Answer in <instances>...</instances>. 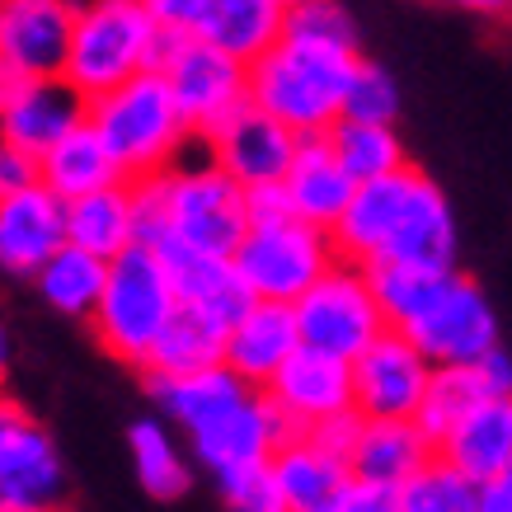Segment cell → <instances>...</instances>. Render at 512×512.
Here are the masks:
<instances>
[{
	"label": "cell",
	"instance_id": "obj_13",
	"mask_svg": "<svg viewBox=\"0 0 512 512\" xmlns=\"http://www.w3.org/2000/svg\"><path fill=\"white\" fill-rule=\"evenodd\" d=\"M287 437L292 433H287L282 414L273 409V400H268L264 390H245L240 400H231L221 414H212V419L202 423V428H193L184 442H188V451H193V461L217 484V480H226V475H235V470L268 466Z\"/></svg>",
	"mask_w": 512,
	"mask_h": 512
},
{
	"label": "cell",
	"instance_id": "obj_42",
	"mask_svg": "<svg viewBox=\"0 0 512 512\" xmlns=\"http://www.w3.org/2000/svg\"><path fill=\"white\" fill-rule=\"evenodd\" d=\"M5 381H10V339L0 329V395H5Z\"/></svg>",
	"mask_w": 512,
	"mask_h": 512
},
{
	"label": "cell",
	"instance_id": "obj_37",
	"mask_svg": "<svg viewBox=\"0 0 512 512\" xmlns=\"http://www.w3.org/2000/svg\"><path fill=\"white\" fill-rule=\"evenodd\" d=\"M212 0H141V10L156 19L165 33H198Z\"/></svg>",
	"mask_w": 512,
	"mask_h": 512
},
{
	"label": "cell",
	"instance_id": "obj_30",
	"mask_svg": "<svg viewBox=\"0 0 512 512\" xmlns=\"http://www.w3.org/2000/svg\"><path fill=\"white\" fill-rule=\"evenodd\" d=\"M165 264H170V273H174L179 301L202 315H212V320H221V325H235V320L254 306V292H249V282L240 278L235 259L179 254V259H165Z\"/></svg>",
	"mask_w": 512,
	"mask_h": 512
},
{
	"label": "cell",
	"instance_id": "obj_7",
	"mask_svg": "<svg viewBox=\"0 0 512 512\" xmlns=\"http://www.w3.org/2000/svg\"><path fill=\"white\" fill-rule=\"evenodd\" d=\"M179 306L184 301H179L170 264L151 245H132L109 264V287L99 296L90 329L113 362H123L132 372H146L151 353L165 339V329L174 325Z\"/></svg>",
	"mask_w": 512,
	"mask_h": 512
},
{
	"label": "cell",
	"instance_id": "obj_12",
	"mask_svg": "<svg viewBox=\"0 0 512 512\" xmlns=\"http://www.w3.org/2000/svg\"><path fill=\"white\" fill-rule=\"evenodd\" d=\"M90 118V99L66 76H19L0 62V141L43 160Z\"/></svg>",
	"mask_w": 512,
	"mask_h": 512
},
{
	"label": "cell",
	"instance_id": "obj_34",
	"mask_svg": "<svg viewBox=\"0 0 512 512\" xmlns=\"http://www.w3.org/2000/svg\"><path fill=\"white\" fill-rule=\"evenodd\" d=\"M400 512H480V484L451 466L447 456H433L400 489Z\"/></svg>",
	"mask_w": 512,
	"mask_h": 512
},
{
	"label": "cell",
	"instance_id": "obj_27",
	"mask_svg": "<svg viewBox=\"0 0 512 512\" xmlns=\"http://www.w3.org/2000/svg\"><path fill=\"white\" fill-rule=\"evenodd\" d=\"M127 451H132V470L137 484L160 503H174L193 489V451L179 442L170 419H137L127 428Z\"/></svg>",
	"mask_w": 512,
	"mask_h": 512
},
{
	"label": "cell",
	"instance_id": "obj_6",
	"mask_svg": "<svg viewBox=\"0 0 512 512\" xmlns=\"http://www.w3.org/2000/svg\"><path fill=\"white\" fill-rule=\"evenodd\" d=\"M249 198H254V221H249L245 240L231 259L240 268V278L249 282L254 301L296 306L343 259L339 245H334V231H320L311 221L292 217L282 207L278 188L249 193Z\"/></svg>",
	"mask_w": 512,
	"mask_h": 512
},
{
	"label": "cell",
	"instance_id": "obj_21",
	"mask_svg": "<svg viewBox=\"0 0 512 512\" xmlns=\"http://www.w3.org/2000/svg\"><path fill=\"white\" fill-rule=\"evenodd\" d=\"M296 353H301V329L296 311L282 301H254L226 329V367L254 390H264Z\"/></svg>",
	"mask_w": 512,
	"mask_h": 512
},
{
	"label": "cell",
	"instance_id": "obj_15",
	"mask_svg": "<svg viewBox=\"0 0 512 512\" xmlns=\"http://www.w3.org/2000/svg\"><path fill=\"white\" fill-rule=\"evenodd\" d=\"M273 409L282 414L287 433H325L329 423H343L357 414L353 400V362L329 353H301L264 386Z\"/></svg>",
	"mask_w": 512,
	"mask_h": 512
},
{
	"label": "cell",
	"instance_id": "obj_16",
	"mask_svg": "<svg viewBox=\"0 0 512 512\" xmlns=\"http://www.w3.org/2000/svg\"><path fill=\"white\" fill-rule=\"evenodd\" d=\"M80 0H5L0 52L19 76H66Z\"/></svg>",
	"mask_w": 512,
	"mask_h": 512
},
{
	"label": "cell",
	"instance_id": "obj_40",
	"mask_svg": "<svg viewBox=\"0 0 512 512\" xmlns=\"http://www.w3.org/2000/svg\"><path fill=\"white\" fill-rule=\"evenodd\" d=\"M480 512H512V470L480 484Z\"/></svg>",
	"mask_w": 512,
	"mask_h": 512
},
{
	"label": "cell",
	"instance_id": "obj_2",
	"mask_svg": "<svg viewBox=\"0 0 512 512\" xmlns=\"http://www.w3.org/2000/svg\"><path fill=\"white\" fill-rule=\"evenodd\" d=\"M137 193V240L160 259L207 254L231 259L254 221V198L212 156L184 160L174 170L132 184Z\"/></svg>",
	"mask_w": 512,
	"mask_h": 512
},
{
	"label": "cell",
	"instance_id": "obj_23",
	"mask_svg": "<svg viewBox=\"0 0 512 512\" xmlns=\"http://www.w3.org/2000/svg\"><path fill=\"white\" fill-rule=\"evenodd\" d=\"M273 475H278L292 512H329L343 489L353 484L348 456L311 433H292L282 442L278 456H273Z\"/></svg>",
	"mask_w": 512,
	"mask_h": 512
},
{
	"label": "cell",
	"instance_id": "obj_43",
	"mask_svg": "<svg viewBox=\"0 0 512 512\" xmlns=\"http://www.w3.org/2000/svg\"><path fill=\"white\" fill-rule=\"evenodd\" d=\"M282 5H287V10H292V5H301V0H282Z\"/></svg>",
	"mask_w": 512,
	"mask_h": 512
},
{
	"label": "cell",
	"instance_id": "obj_39",
	"mask_svg": "<svg viewBox=\"0 0 512 512\" xmlns=\"http://www.w3.org/2000/svg\"><path fill=\"white\" fill-rule=\"evenodd\" d=\"M329 512H400V494H395V489H381V484L353 480Z\"/></svg>",
	"mask_w": 512,
	"mask_h": 512
},
{
	"label": "cell",
	"instance_id": "obj_31",
	"mask_svg": "<svg viewBox=\"0 0 512 512\" xmlns=\"http://www.w3.org/2000/svg\"><path fill=\"white\" fill-rule=\"evenodd\" d=\"M109 264L113 259H99L90 249L62 245L43 264V273L33 278V287H38V296H43L57 315H66V320H94L99 296L109 287Z\"/></svg>",
	"mask_w": 512,
	"mask_h": 512
},
{
	"label": "cell",
	"instance_id": "obj_24",
	"mask_svg": "<svg viewBox=\"0 0 512 512\" xmlns=\"http://www.w3.org/2000/svg\"><path fill=\"white\" fill-rule=\"evenodd\" d=\"M437 456H447L456 470H466L475 484H489L512 470V395H489L456 423Z\"/></svg>",
	"mask_w": 512,
	"mask_h": 512
},
{
	"label": "cell",
	"instance_id": "obj_3",
	"mask_svg": "<svg viewBox=\"0 0 512 512\" xmlns=\"http://www.w3.org/2000/svg\"><path fill=\"white\" fill-rule=\"evenodd\" d=\"M376 296L390 329L414 339L433 367L480 362L498 343V315L480 282H470L461 268H372Z\"/></svg>",
	"mask_w": 512,
	"mask_h": 512
},
{
	"label": "cell",
	"instance_id": "obj_26",
	"mask_svg": "<svg viewBox=\"0 0 512 512\" xmlns=\"http://www.w3.org/2000/svg\"><path fill=\"white\" fill-rule=\"evenodd\" d=\"M66 245H80L99 259H118L137 240V193L132 184H109L99 193L66 202Z\"/></svg>",
	"mask_w": 512,
	"mask_h": 512
},
{
	"label": "cell",
	"instance_id": "obj_28",
	"mask_svg": "<svg viewBox=\"0 0 512 512\" xmlns=\"http://www.w3.org/2000/svg\"><path fill=\"white\" fill-rule=\"evenodd\" d=\"M38 165H43V184L62 202H76V198H85V193H99V188H109V184H127L123 170H118V160H113V151L104 146V137L90 127V118H85L76 132H66Z\"/></svg>",
	"mask_w": 512,
	"mask_h": 512
},
{
	"label": "cell",
	"instance_id": "obj_22",
	"mask_svg": "<svg viewBox=\"0 0 512 512\" xmlns=\"http://www.w3.org/2000/svg\"><path fill=\"white\" fill-rule=\"evenodd\" d=\"M489 395H512V357L503 353V348H494V353L480 357V362L437 367L433 386L423 395V409L414 423H419L433 442H442V437L466 419L480 400H489Z\"/></svg>",
	"mask_w": 512,
	"mask_h": 512
},
{
	"label": "cell",
	"instance_id": "obj_11",
	"mask_svg": "<svg viewBox=\"0 0 512 512\" xmlns=\"http://www.w3.org/2000/svg\"><path fill=\"white\" fill-rule=\"evenodd\" d=\"M66 466L43 423L0 395V512H66Z\"/></svg>",
	"mask_w": 512,
	"mask_h": 512
},
{
	"label": "cell",
	"instance_id": "obj_9",
	"mask_svg": "<svg viewBox=\"0 0 512 512\" xmlns=\"http://www.w3.org/2000/svg\"><path fill=\"white\" fill-rule=\"evenodd\" d=\"M292 311H296V329H301V348L343 357V362H357L390 329L386 311H381V296H376L372 268L348 264V259L329 268Z\"/></svg>",
	"mask_w": 512,
	"mask_h": 512
},
{
	"label": "cell",
	"instance_id": "obj_17",
	"mask_svg": "<svg viewBox=\"0 0 512 512\" xmlns=\"http://www.w3.org/2000/svg\"><path fill=\"white\" fill-rule=\"evenodd\" d=\"M202 146H207V156L217 160L240 188L268 193V188H278L287 179L301 137H296L292 127H282L278 118H268L264 109L249 104L240 118H231L217 137H207Z\"/></svg>",
	"mask_w": 512,
	"mask_h": 512
},
{
	"label": "cell",
	"instance_id": "obj_29",
	"mask_svg": "<svg viewBox=\"0 0 512 512\" xmlns=\"http://www.w3.org/2000/svg\"><path fill=\"white\" fill-rule=\"evenodd\" d=\"M146 390H151V400H156L160 419H170L179 433H193L202 423L221 414L231 400H240L245 386L231 367H212V372H188V376H146Z\"/></svg>",
	"mask_w": 512,
	"mask_h": 512
},
{
	"label": "cell",
	"instance_id": "obj_14",
	"mask_svg": "<svg viewBox=\"0 0 512 512\" xmlns=\"http://www.w3.org/2000/svg\"><path fill=\"white\" fill-rule=\"evenodd\" d=\"M433 362L400 329H386L353 362V400L362 419H419L423 395L433 386Z\"/></svg>",
	"mask_w": 512,
	"mask_h": 512
},
{
	"label": "cell",
	"instance_id": "obj_33",
	"mask_svg": "<svg viewBox=\"0 0 512 512\" xmlns=\"http://www.w3.org/2000/svg\"><path fill=\"white\" fill-rule=\"evenodd\" d=\"M325 137H329V146H334V156L343 160V170L353 174L357 184L386 179V174L409 165L395 123H353V118H339Z\"/></svg>",
	"mask_w": 512,
	"mask_h": 512
},
{
	"label": "cell",
	"instance_id": "obj_35",
	"mask_svg": "<svg viewBox=\"0 0 512 512\" xmlns=\"http://www.w3.org/2000/svg\"><path fill=\"white\" fill-rule=\"evenodd\" d=\"M343 118L353 123H395L400 118V85L381 62H357L348 80V99H343Z\"/></svg>",
	"mask_w": 512,
	"mask_h": 512
},
{
	"label": "cell",
	"instance_id": "obj_19",
	"mask_svg": "<svg viewBox=\"0 0 512 512\" xmlns=\"http://www.w3.org/2000/svg\"><path fill=\"white\" fill-rule=\"evenodd\" d=\"M437 456V442L414 419H357V433L348 442V470L362 484H381L400 494L428 461Z\"/></svg>",
	"mask_w": 512,
	"mask_h": 512
},
{
	"label": "cell",
	"instance_id": "obj_8",
	"mask_svg": "<svg viewBox=\"0 0 512 512\" xmlns=\"http://www.w3.org/2000/svg\"><path fill=\"white\" fill-rule=\"evenodd\" d=\"M165 38L170 33L141 10V0H80L66 80L85 99H99L141 71H156Z\"/></svg>",
	"mask_w": 512,
	"mask_h": 512
},
{
	"label": "cell",
	"instance_id": "obj_41",
	"mask_svg": "<svg viewBox=\"0 0 512 512\" xmlns=\"http://www.w3.org/2000/svg\"><path fill=\"white\" fill-rule=\"evenodd\" d=\"M461 15H480V19H512V0H442Z\"/></svg>",
	"mask_w": 512,
	"mask_h": 512
},
{
	"label": "cell",
	"instance_id": "obj_38",
	"mask_svg": "<svg viewBox=\"0 0 512 512\" xmlns=\"http://www.w3.org/2000/svg\"><path fill=\"white\" fill-rule=\"evenodd\" d=\"M29 184H43V165L38 156L29 151H19V146H5L0 141V193H19V188Z\"/></svg>",
	"mask_w": 512,
	"mask_h": 512
},
{
	"label": "cell",
	"instance_id": "obj_10",
	"mask_svg": "<svg viewBox=\"0 0 512 512\" xmlns=\"http://www.w3.org/2000/svg\"><path fill=\"white\" fill-rule=\"evenodd\" d=\"M156 71L170 80L174 99H179L188 127L198 132V141L217 137L231 118L249 109V66L198 33H170Z\"/></svg>",
	"mask_w": 512,
	"mask_h": 512
},
{
	"label": "cell",
	"instance_id": "obj_20",
	"mask_svg": "<svg viewBox=\"0 0 512 512\" xmlns=\"http://www.w3.org/2000/svg\"><path fill=\"white\" fill-rule=\"evenodd\" d=\"M278 193H282V207H287L292 217L311 221L320 231H334L357 193V179L343 170V160L334 156L329 137H301L292 170H287V179L278 184Z\"/></svg>",
	"mask_w": 512,
	"mask_h": 512
},
{
	"label": "cell",
	"instance_id": "obj_45",
	"mask_svg": "<svg viewBox=\"0 0 512 512\" xmlns=\"http://www.w3.org/2000/svg\"><path fill=\"white\" fill-rule=\"evenodd\" d=\"M0 5H5V0H0Z\"/></svg>",
	"mask_w": 512,
	"mask_h": 512
},
{
	"label": "cell",
	"instance_id": "obj_1",
	"mask_svg": "<svg viewBox=\"0 0 512 512\" xmlns=\"http://www.w3.org/2000/svg\"><path fill=\"white\" fill-rule=\"evenodd\" d=\"M334 245L348 264L362 268H456V212L447 193L423 170H404L357 184L343 221L334 226Z\"/></svg>",
	"mask_w": 512,
	"mask_h": 512
},
{
	"label": "cell",
	"instance_id": "obj_5",
	"mask_svg": "<svg viewBox=\"0 0 512 512\" xmlns=\"http://www.w3.org/2000/svg\"><path fill=\"white\" fill-rule=\"evenodd\" d=\"M90 127L104 137L127 184H141V179H156V174L184 165L188 146L198 141L170 80L160 71H141L137 80L90 99Z\"/></svg>",
	"mask_w": 512,
	"mask_h": 512
},
{
	"label": "cell",
	"instance_id": "obj_25",
	"mask_svg": "<svg viewBox=\"0 0 512 512\" xmlns=\"http://www.w3.org/2000/svg\"><path fill=\"white\" fill-rule=\"evenodd\" d=\"M287 33V5L282 0H212L198 24V38L231 52L235 62L254 66Z\"/></svg>",
	"mask_w": 512,
	"mask_h": 512
},
{
	"label": "cell",
	"instance_id": "obj_32",
	"mask_svg": "<svg viewBox=\"0 0 512 512\" xmlns=\"http://www.w3.org/2000/svg\"><path fill=\"white\" fill-rule=\"evenodd\" d=\"M226 329L231 325H221L212 315L193 311V306H179L174 325L165 329V339L151 353L146 376H188V372L226 367Z\"/></svg>",
	"mask_w": 512,
	"mask_h": 512
},
{
	"label": "cell",
	"instance_id": "obj_4",
	"mask_svg": "<svg viewBox=\"0 0 512 512\" xmlns=\"http://www.w3.org/2000/svg\"><path fill=\"white\" fill-rule=\"evenodd\" d=\"M357 62H362V43L287 29L273 52L249 66V104L292 127L296 137H325L343 118Z\"/></svg>",
	"mask_w": 512,
	"mask_h": 512
},
{
	"label": "cell",
	"instance_id": "obj_44",
	"mask_svg": "<svg viewBox=\"0 0 512 512\" xmlns=\"http://www.w3.org/2000/svg\"><path fill=\"white\" fill-rule=\"evenodd\" d=\"M0 62H5V52H0Z\"/></svg>",
	"mask_w": 512,
	"mask_h": 512
},
{
	"label": "cell",
	"instance_id": "obj_36",
	"mask_svg": "<svg viewBox=\"0 0 512 512\" xmlns=\"http://www.w3.org/2000/svg\"><path fill=\"white\" fill-rule=\"evenodd\" d=\"M217 489H221V503L231 512H292L278 475H273V461L254 470H235V475L217 480Z\"/></svg>",
	"mask_w": 512,
	"mask_h": 512
},
{
	"label": "cell",
	"instance_id": "obj_18",
	"mask_svg": "<svg viewBox=\"0 0 512 512\" xmlns=\"http://www.w3.org/2000/svg\"><path fill=\"white\" fill-rule=\"evenodd\" d=\"M66 245V202L47 184L0 193V273L38 278L43 264Z\"/></svg>",
	"mask_w": 512,
	"mask_h": 512
}]
</instances>
